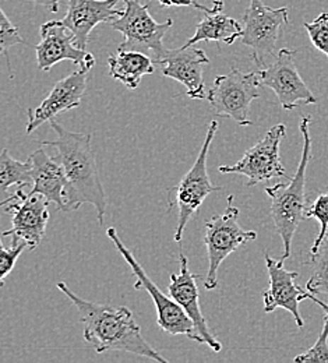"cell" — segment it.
I'll return each instance as SVG.
<instances>
[{"label":"cell","mask_w":328,"mask_h":363,"mask_svg":"<svg viewBox=\"0 0 328 363\" xmlns=\"http://www.w3.org/2000/svg\"><path fill=\"white\" fill-rule=\"evenodd\" d=\"M57 288L76 306L84 327V340L94 348L96 354L120 351L155 362L168 363L166 358L159 355V352L145 341L129 308H112L109 305L89 302L76 295L64 282H59Z\"/></svg>","instance_id":"obj_1"},{"label":"cell","mask_w":328,"mask_h":363,"mask_svg":"<svg viewBox=\"0 0 328 363\" xmlns=\"http://www.w3.org/2000/svg\"><path fill=\"white\" fill-rule=\"evenodd\" d=\"M50 128L56 138L41 140L40 144L57 150V160L67 178L64 211H74L83 204H93L98 223L102 225L108 201L91 144L93 136L70 132L55 121L50 122Z\"/></svg>","instance_id":"obj_2"},{"label":"cell","mask_w":328,"mask_h":363,"mask_svg":"<svg viewBox=\"0 0 328 363\" xmlns=\"http://www.w3.org/2000/svg\"><path fill=\"white\" fill-rule=\"evenodd\" d=\"M309 128L310 116H303L299 123V129L303 137V150L293 178L289 183H277L266 187V193L271 200L270 213L274 227L283 243L282 262L290 257L295 232L300 223L306 220V171L312 160V137Z\"/></svg>","instance_id":"obj_3"},{"label":"cell","mask_w":328,"mask_h":363,"mask_svg":"<svg viewBox=\"0 0 328 363\" xmlns=\"http://www.w3.org/2000/svg\"><path fill=\"white\" fill-rule=\"evenodd\" d=\"M232 203L234 194H230L227 211L221 216H213L205 221L204 245L208 256V272L204 286L207 291L218 286V270L224 260L240 246L257 238V232L243 229L239 225V208Z\"/></svg>","instance_id":"obj_4"},{"label":"cell","mask_w":328,"mask_h":363,"mask_svg":"<svg viewBox=\"0 0 328 363\" xmlns=\"http://www.w3.org/2000/svg\"><path fill=\"white\" fill-rule=\"evenodd\" d=\"M125 3L123 14L108 23L112 30L123 35V43L118 49L151 52L154 62L158 63L166 52L162 40L174 21L168 18L165 23H157L149 14L148 4H142L139 0H125Z\"/></svg>","instance_id":"obj_5"},{"label":"cell","mask_w":328,"mask_h":363,"mask_svg":"<svg viewBox=\"0 0 328 363\" xmlns=\"http://www.w3.org/2000/svg\"><path fill=\"white\" fill-rule=\"evenodd\" d=\"M260 87L257 72L244 73L231 69L230 73L215 79L207 99L215 116H227L237 125L247 128L253 125L249 119V109L250 104L260 98Z\"/></svg>","instance_id":"obj_6"},{"label":"cell","mask_w":328,"mask_h":363,"mask_svg":"<svg viewBox=\"0 0 328 363\" xmlns=\"http://www.w3.org/2000/svg\"><path fill=\"white\" fill-rule=\"evenodd\" d=\"M108 238L112 240V243L116 246L122 257L126 260L129 267L132 269L133 277L137 278V282L135 285L136 289H145L151 299L154 301L157 315H158V325L162 331L171 334V335H186L196 342H200V337L196 331L193 320L188 318V313L183 311V308L172 298L165 295L145 274L140 266V263L136 260V257L132 255V252L123 245L120 240L118 232L115 228H109L106 230Z\"/></svg>","instance_id":"obj_7"},{"label":"cell","mask_w":328,"mask_h":363,"mask_svg":"<svg viewBox=\"0 0 328 363\" xmlns=\"http://www.w3.org/2000/svg\"><path fill=\"white\" fill-rule=\"evenodd\" d=\"M49 201L40 193H26L20 186L3 203V210L11 217V229L3 232V236H11L13 243H26L28 250L40 246L45 236Z\"/></svg>","instance_id":"obj_8"},{"label":"cell","mask_w":328,"mask_h":363,"mask_svg":"<svg viewBox=\"0 0 328 363\" xmlns=\"http://www.w3.org/2000/svg\"><path fill=\"white\" fill-rule=\"evenodd\" d=\"M289 21L288 7L271 9L263 0H250L243 16L242 43L251 49V59L260 67H266L267 57L274 56L283 26Z\"/></svg>","instance_id":"obj_9"},{"label":"cell","mask_w":328,"mask_h":363,"mask_svg":"<svg viewBox=\"0 0 328 363\" xmlns=\"http://www.w3.org/2000/svg\"><path fill=\"white\" fill-rule=\"evenodd\" d=\"M218 122L213 121L208 125L207 135L204 138V143L200 148V152L193 164V167L188 169V174L183 177V179L179 182V184L175 187L176 190V206L179 211L178 218V227L175 230L174 240L181 242L183 238L185 228L188 221L193 218V216L200 210L204 200L213 193L220 191L221 187H217L210 181L208 171H207V157L211 147V143L218 130Z\"/></svg>","instance_id":"obj_10"},{"label":"cell","mask_w":328,"mask_h":363,"mask_svg":"<svg viewBox=\"0 0 328 363\" xmlns=\"http://www.w3.org/2000/svg\"><path fill=\"white\" fill-rule=\"evenodd\" d=\"M286 133L285 125L273 126L257 144L249 148L234 165H222L221 174H237L247 178V187L276 178H288L280 157V145Z\"/></svg>","instance_id":"obj_11"},{"label":"cell","mask_w":328,"mask_h":363,"mask_svg":"<svg viewBox=\"0 0 328 363\" xmlns=\"http://www.w3.org/2000/svg\"><path fill=\"white\" fill-rule=\"evenodd\" d=\"M296 50L283 48L274 62L257 72L261 87H267L276 92L282 109L292 111L299 104L315 105L317 104L316 95L302 80L295 65Z\"/></svg>","instance_id":"obj_12"},{"label":"cell","mask_w":328,"mask_h":363,"mask_svg":"<svg viewBox=\"0 0 328 363\" xmlns=\"http://www.w3.org/2000/svg\"><path fill=\"white\" fill-rule=\"evenodd\" d=\"M40 33L41 43L34 46L40 70L49 72L62 60H70L80 67H94V56L86 49L76 45L73 34L62 24V21H47L41 26Z\"/></svg>","instance_id":"obj_13"},{"label":"cell","mask_w":328,"mask_h":363,"mask_svg":"<svg viewBox=\"0 0 328 363\" xmlns=\"http://www.w3.org/2000/svg\"><path fill=\"white\" fill-rule=\"evenodd\" d=\"M90 67H80L63 80L57 82L47 98L35 109H28L27 133H33L45 122H52L57 115L80 106L83 95L87 90V76Z\"/></svg>","instance_id":"obj_14"},{"label":"cell","mask_w":328,"mask_h":363,"mask_svg":"<svg viewBox=\"0 0 328 363\" xmlns=\"http://www.w3.org/2000/svg\"><path fill=\"white\" fill-rule=\"evenodd\" d=\"M158 65L165 77L174 79L185 86L186 94L191 99L207 98L203 72L204 66L210 65V59L204 50L193 46L166 49Z\"/></svg>","instance_id":"obj_15"},{"label":"cell","mask_w":328,"mask_h":363,"mask_svg":"<svg viewBox=\"0 0 328 363\" xmlns=\"http://www.w3.org/2000/svg\"><path fill=\"white\" fill-rule=\"evenodd\" d=\"M266 266L270 277V285L263 294L264 299V312L271 313L277 309L288 311L299 328L305 325V321L299 312V303L306 298V292L296 285L295 279L298 278V272H288L283 267V262L274 260L264 253Z\"/></svg>","instance_id":"obj_16"},{"label":"cell","mask_w":328,"mask_h":363,"mask_svg":"<svg viewBox=\"0 0 328 363\" xmlns=\"http://www.w3.org/2000/svg\"><path fill=\"white\" fill-rule=\"evenodd\" d=\"M179 262H181V272L179 274H171L168 292L183 308L188 318L193 320L196 331L200 337V344H205L214 352H220L222 350V345L210 330L207 320L203 316V312L198 303L200 294H198V286L196 281L200 278V275L190 272L188 257L182 252L179 253Z\"/></svg>","instance_id":"obj_17"},{"label":"cell","mask_w":328,"mask_h":363,"mask_svg":"<svg viewBox=\"0 0 328 363\" xmlns=\"http://www.w3.org/2000/svg\"><path fill=\"white\" fill-rule=\"evenodd\" d=\"M120 0H67V13L62 24L73 34L76 45L86 49L90 34L101 23H111L123 10L116 9Z\"/></svg>","instance_id":"obj_18"},{"label":"cell","mask_w":328,"mask_h":363,"mask_svg":"<svg viewBox=\"0 0 328 363\" xmlns=\"http://www.w3.org/2000/svg\"><path fill=\"white\" fill-rule=\"evenodd\" d=\"M28 161L34 184L30 193L43 194L49 203L56 204L59 210L64 211L67 178L59 160L50 157L44 148H40L30 155Z\"/></svg>","instance_id":"obj_19"},{"label":"cell","mask_w":328,"mask_h":363,"mask_svg":"<svg viewBox=\"0 0 328 363\" xmlns=\"http://www.w3.org/2000/svg\"><path fill=\"white\" fill-rule=\"evenodd\" d=\"M109 76L123 83L129 90H136L140 86L141 79L154 74V59L147 53L137 50L118 49V52L108 59Z\"/></svg>","instance_id":"obj_20"},{"label":"cell","mask_w":328,"mask_h":363,"mask_svg":"<svg viewBox=\"0 0 328 363\" xmlns=\"http://www.w3.org/2000/svg\"><path fill=\"white\" fill-rule=\"evenodd\" d=\"M243 37V27L222 11L205 14V17L197 24L194 35L185 43V48L197 43H224L232 45L236 40Z\"/></svg>","instance_id":"obj_21"},{"label":"cell","mask_w":328,"mask_h":363,"mask_svg":"<svg viewBox=\"0 0 328 363\" xmlns=\"http://www.w3.org/2000/svg\"><path fill=\"white\" fill-rule=\"evenodd\" d=\"M18 184V186H30L33 184L31 177V164L20 162L14 160L9 151L4 148L0 155V186L1 190L6 191L9 187Z\"/></svg>","instance_id":"obj_22"},{"label":"cell","mask_w":328,"mask_h":363,"mask_svg":"<svg viewBox=\"0 0 328 363\" xmlns=\"http://www.w3.org/2000/svg\"><path fill=\"white\" fill-rule=\"evenodd\" d=\"M310 256L313 272L306 284V289L313 295H326L328 298V235L319 250Z\"/></svg>","instance_id":"obj_23"},{"label":"cell","mask_w":328,"mask_h":363,"mask_svg":"<svg viewBox=\"0 0 328 363\" xmlns=\"http://www.w3.org/2000/svg\"><path fill=\"white\" fill-rule=\"evenodd\" d=\"M307 218H315L320 223V232L310 249V255L316 253L319 250V247L322 246V243L324 242L326 236H327L328 230V193L327 194H320L315 203L307 207L306 210V220Z\"/></svg>","instance_id":"obj_24"},{"label":"cell","mask_w":328,"mask_h":363,"mask_svg":"<svg viewBox=\"0 0 328 363\" xmlns=\"http://www.w3.org/2000/svg\"><path fill=\"white\" fill-rule=\"evenodd\" d=\"M296 363H328V316L324 318L323 330L316 341V344L307 350L306 352L298 355L295 359Z\"/></svg>","instance_id":"obj_25"},{"label":"cell","mask_w":328,"mask_h":363,"mask_svg":"<svg viewBox=\"0 0 328 363\" xmlns=\"http://www.w3.org/2000/svg\"><path fill=\"white\" fill-rule=\"evenodd\" d=\"M312 44L328 57V13H322L313 23H305Z\"/></svg>","instance_id":"obj_26"},{"label":"cell","mask_w":328,"mask_h":363,"mask_svg":"<svg viewBox=\"0 0 328 363\" xmlns=\"http://www.w3.org/2000/svg\"><path fill=\"white\" fill-rule=\"evenodd\" d=\"M24 250H28V246L26 243H10V247L6 249L3 245H0V282L4 284L6 277L14 269L18 257Z\"/></svg>","instance_id":"obj_27"},{"label":"cell","mask_w":328,"mask_h":363,"mask_svg":"<svg viewBox=\"0 0 328 363\" xmlns=\"http://www.w3.org/2000/svg\"><path fill=\"white\" fill-rule=\"evenodd\" d=\"M17 44H26V41L20 35L17 27L7 18L4 11L0 10V49L6 55L11 46Z\"/></svg>","instance_id":"obj_28"},{"label":"cell","mask_w":328,"mask_h":363,"mask_svg":"<svg viewBox=\"0 0 328 363\" xmlns=\"http://www.w3.org/2000/svg\"><path fill=\"white\" fill-rule=\"evenodd\" d=\"M158 1L162 7H174V6H176V7H194L197 10L204 11L205 14L217 13L214 10V7H205L201 3H198L197 0H158Z\"/></svg>","instance_id":"obj_29"},{"label":"cell","mask_w":328,"mask_h":363,"mask_svg":"<svg viewBox=\"0 0 328 363\" xmlns=\"http://www.w3.org/2000/svg\"><path fill=\"white\" fill-rule=\"evenodd\" d=\"M34 3L47 7L50 13H57L59 11V3L60 0H33Z\"/></svg>","instance_id":"obj_30"},{"label":"cell","mask_w":328,"mask_h":363,"mask_svg":"<svg viewBox=\"0 0 328 363\" xmlns=\"http://www.w3.org/2000/svg\"><path fill=\"white\" fill-rule=\"evenodd\" d=\"M306 298H307V299H310V301H313L315 303H317V305H319V306H320V308L324 311V313H326V315L328 316L327 303H324L323 301H320V299H319L316 295H313V294H310V292H306Z\"/></svg>","instance_id":"obj_31"},{"label":"cell","mask_w":328,"mask_h":363,"mask_svg":"<svg viewBox=\"0 0 328 363\" xmlns=\"http://www.w3.org/2000/svg\"><path fill=\"white\" fill-rule=\"evenodd\" d=\"M211 1H213V7L217 13L224 10V0H211Z\"/></svg>","instance_id":"obj_32"}]
</instances>
